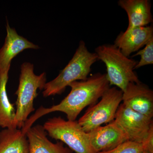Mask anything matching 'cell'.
I'll list each match as a JSON object with an SVG mask.
<instances>
[{"instance_id":"6da1fadb","label":"cell","mask_w":153,"mask_h":153,"mask_svg":"<svg viewBox=\"0 0 153 153\" xmlns=\"http://www.w3.org/2000/svg\"><path fill=\"white\" fill-rule=\"evenodd\" d=\"M69 86L71 88V91L60 103L47 108L40 107L27 120L22 131L25 133L39 118L55 111L65 113L68 120H75L82 110L95 104L110 85L106 74L98 73L85 80L72 82Z\"/></svg>"},{"instance_id":"7a4b0ae2","label":"cell","mask_w":153,"mask_h":153,"mask_svg":"<svg viewBox=\"0 0 153 153\" xmlns=\"http://www.w3.org/2000/svg\"><path fill=\"white\" fill-rule=\"evenodd\" d=\"M95 53L88 51L85 42L81 41L72 59L54 79L46 83L43 92L44 97L60 94L74 81L85 80L91 67L97 60Z\"/></svg>"},{"instance_id":"3957f363","label":"cell","mask_w":153,"mask_h":153,"mask_svg":"<svg viewBox=\"0 0 153 153\" xmlns=\"http://www.w3.org/2000/svg\"><path fill=\"white\" fill-rule=\"evenodd\" d=\"M95 51L98 60L106 66L105 74L110 85H115L123 92L130 82H141L134 71L137 62L123 55L115 45L104 44Z\"/></svg>"},{"instance_id":"277c9868","label":"cell","mask_w":153,"mask_h":153,"mask_svg":"<svg viewBox=\"0 0 153 153\" xmlns=\"http://www.w3.org/2000/svg\"><path fill=\"white\" fill-rule=\"evenodd\" d=\"M46 81V73L36 75L33 64H22L19 87L15 93L17 95L15 117L17 128H23L29 115L35 110L33 102L38 95L37 90L44 89Z\"/></svg>"},{"instance_id":"5b68a950","label":"cell","mask_w":153,"mask_h":153,"mask_svg":"<svg viewBox=\"0 0 153 153\" xmlns=\"http://www.w3.org/2000/svg\"><path fill=\"white\" fill-rule=\"evenodd\" d=\"M43 127L49 136L66 144L75 153H97L91 145L88 134L76 121L55 117L49 119Z\"/></svg>"},{"instance_id":"8992f818","label":"cell","mask_w":153,"mask_h":153,"mask_svg":"<svg viewBox=\"0 0 153 153\" xmlns=\"http://www.w3.org/2000/svg\"><path fill=\"white\" fill-rule=\"evenodd\" d=\"M123 92L116 87H110L101 97L100 101L91 105L78 120L86 133L114 120L119 106L122 101Z\"/></svg>"},{"instance_id":"52a82bcc","label":"cell","mask_w":153,"mask_h":153,"mask_svg":"<svg viewBox=\"0 0 153 153\" xmlns=\"http://www.w3.org/2000/svg\"><path fill=\"white\" fill-rule=\"evenodd\" d=\"M114 121L128 140L143 144L153 131L152 118L134 111L123 103L119 106Z\"/></svg>"},{"instance_id":"ba28073f","label":"cell","mask_w":153,"mask_h":153,"mask_svg":"<svg viewBox=\"0 0 153 153\" xmlns=\"http://www.w3.org/2000/svg\"><path fill=\"white\" fill-rule=\"evenodd\" d=\"M123 103L136 112L152 118L153 91L141 82H130L123 91Z\"/></svg>"},{"instance_id":"9c48e42d","label":"cell","mask_w":153,"mask_h":153,"mask_svg":"<svg viewBox=\"0 0 153 153\" xmlns=\"http://www.w3.org/2000/svg\"><path fill=\"white\" fill-rule=\"evenodd\" d=\"M88 134L91 145L97 153L111 150L128 141L126 134L114 120Z\"/></svg>"},{"instance_id":"30bf717a","label":"cell","mask_w":153,"mask_h":153,"mask_svg":"<svg viewBox=\"0 0 153 153\" xmlns=\"http://www.w3.org/2000/svg\"><path fill=\"white\" fill-rule=\"evenodd\" d=\"M7 35L4 46L0 49V74L9 72L11 61L18 54L27 49H39V47L19 36L9 23L6 26Z\"/></svg>"},{"instance_id":"8fae6325","label":"cell","mask_w":153,"mask_h":153,"mask_svg":"<svg viewBox=\"0 0 153 153\" xmlns=\"http://www.w3.org/2000/svg\"><path fill=\"white\" fill-rule=\"evenodd\" d=\"M153 38L152 26L128 27L116 38L115 45L126 57L139 51Z\"/></svg>"},{"instance_id":"7c38bea8","label":"cell","mask_w":153,"mask_h":153,"mask_svg":"<svg viewBox=\"0 0 153 153\" xmlns=\"http://www.w3.org/2000/svg\"><path fill=\"white\" fill-rule=\"evenodd\" d=\"M29 143V153H72L62 142L53 143L48 140L43 126L31 127L26 131Z\"/></svg>"},{"instance_id":"4fadbf2b","label":"cell","mask_w":153,"mask_h":153,"mask_svg":"<svg viewBox=\"0 0 153 153\" xmlns=\"http://www.w3.org/2000/svg\"><path fill=\"white\" fill-rule=\"evenodd\" d=\"M119 6L128 18V27H145L152 21L150 1L148 0H120Z\"/></svg>"},{"instance_id":"5bb4252c","label":"cell","mask_w":153,"mask_h":153,"mask_svg":"<svg viewBox=\"0 0 153 153\" xmlns=\"http://www.w3.org/2000/svg\"><path fill=\"white\" fill-rule=\"evenodd\" d=\"M0 153H29L26 134L18 128H5L0 132Z\"/></svg>"},{"instance_id":"9a60e30c","label":"cell","mask_w":153,"mask_h":153,"mask_svg":"<svg viewBox=\"0 0 153 153\" xmlns=\"http://www.w3.org/2000/svg\"><path fill=\"white\" fill-rule=\"evenodd\" d=\"M9 72L0 74V127L4 128H17L15 123L16 109L7 94L6 86Z\"/></svg>"},{"instance_id":"2e32d148","label":"cell","mask_w":153,"mask_h":153,"mask_svg":"<svg viewBox=\"0 0 153 153\" xmlns=\"http://www.w3.org/2000/svg\"><path fill=\"white\" fill-rule=\"evenodd\" d=\"M137 56H140V59L137 62L134 69L153 64V38L148 41L144 49L140 50L132 57Z\"/></svg>"},{"instance_id":"e0dca14e","label":"cell","mask_w":153,"mask_h":153,"mask_svg":"<svg viewBox=\"0 0 153 153\" xmlns=\"http://www.w3.org/2000/svg\"><path fill=\"white\" fill-rule=\"evenodd\" d=\"M143 151L144 148L143 144L128 140L120 144L111 150L97 153H141Z\"/></svg>"},{"instance_id":"ac0fdd59","label":"cell","mask_w":153,"mask_h":153,"mask_svg":"<svg viewBox=\"0 0 153 153\" xmlns=\"http://www.w3.org/2000/svg\"><path fill=\"white\" fill-rule=\"evenodd\" d=\"M141 153H151L149 152H147V151H143L142 152H141Z\"/></svg>"}]
</instances>
